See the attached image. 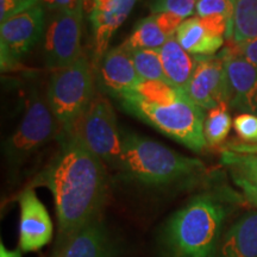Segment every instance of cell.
I'll use <instances>...</instances> for the list:
<instances>
[{
    "instance_id": "4dcf8cb0",
    "label": "cell",
    "mask_w": 257,
    "mask_h": 257,
    "mask_svg": "<svg viewBox=\"0 0 257 257\" xmlns=\"http://www.w3.org/2000/svg\"><path fill=\"white\" fill-rule=\"evenodd\" d=\"M233 152L238 153H256L257 154V144H238V146H231Z\"/></svg>"
},
{
    "instance_id": "4fadbf2b",
    "label": "cell",
    "mask_w": 257,
    "mask_h": 257,
    "mask_svg": "<svg viewBox=\"0 0 257 257\" xmlns=\"http://www.w3.org/2000/svg\"><path fill=\"white\" fill-rule=\"evenodd\" d=\"M230 85V107L257 115V66L233 49L221 53Z\"/></svg>"
},
{
    "instance_id": "603a6c76",
    "label": "cell",
    "mask_w": 257,
    "mask_h": 257,
    "mask_svg": "<svg viewBox=\"0 0 257 257\" xmlns=\"http://www.w3.org/2000/svg\"><path fill=\"white\" fill-rule=\"evenodd\" d=\"M198 0H152L150 9L153 14L169 12L181 18L193 17Z\"/></svg>"
},
{
    "instance_id": "5b68a950",
    "label": "cell",
    "mask_w": 257,
    "mask_h": 257,
    "mask_svg": "<svg viewBox=\"0 0 257 257\" xmlns=\"http://www.w3.org/2000/svg\"><path fill=\"white\" fill-rule=\"evenodd\" d=\"M95 75L87 57L54 70L48 86L47 102L60 125V135L68 134L86 113L95 98Z\"/></svg>"
},
{
    "instance_id": "8992f818",
    "label": "cell",
    "mask_w": 257,
    "mask_h": 257,
    "mask_svg": "<svg viewBox=\"0 0 257 257\" xmlns=\"http://www.w3.org/2000/svg\"><path fill=\"white\" fill-rule=\"evenodd\" d=\"M79 138L106 166L117 169L123 154V136L110 101L102 95L94 100L68 133Z\"/></svg>"
},
{
    "instance_id": "52a82bcc",
    "label": "cell",
    "mask_w": 257,
    "mask_h": 257,
    "mask_svg": "<svg viewBox=\"0 0 257 257\" xmlns=\"http://www.w3.org/2000/svg\"><path fill=\"white\" fill-rule=\"evenodd\" d=\"M56 135H60V125L49 105L34 93L21 123L3 144V153L10 167L16 169Z\"/></svg>"
},
{
    "instance_id": "484cf974",
    "label": "cell",
    "mask_w": 257,
    "mask_h": 257,
    "mask_svg": "<svg viewBox=\"0 0 257 257\" xmlns=\"http://www.w3.org/2000/svg\"><path fill=\"white\" fill-rule=\"evenodd\" d=\"M200 18V17H199ZM200 22L202 27L206 29L208 34L214 35V36L219 37H229L232 38V30L233 25L227 21V18H225L224 16H208V17H202L200 18Z\"/></svg>"
},
{
    "instance_id": "cb8c5ba5",
    "label": "cell",
    "mask_w": 257,
    "mask_h": 257,
    "mask_svg": "<svg viewBox=\"0 0 257 257\" xmlns=\"http://www.w3.org/2000/svg\"><path fill=\"white\" fill-rule=\"evenodd\" d=\"M195 14L200 18L216 15L224 16L233 25L234 6L232 0H198Z\"/></svg>"
},
{
    "instance_id": "d4e9b609",
    "label": "cell",
    "mask_w": 257,
    "mask_h": 257,
    "mask_svg": "<svg viewBox=\"0 0 257 257\" xmlns=\"http://www.w3.org/2000/svg\"><path fill=\"white\" fill-rule=\"evenodd\" d=\"M233 127L240 140L248 144H257V115L240 113L234 118Z\"/></svg>"
},
{
    "instance_id": "ba28073f",
    "label": "cell",
    "mask_w": 257,
    "mask_h": 257,
    "mask_svg": "<svg viewBox=\"0 0 257 257\" xmlns=\"http://www.w3.org/2000/svg\"><path fill=\"white\" fill-rule=\"evenodd\" d=\"M46 25V9L41 4L2 22L0 60L3 72L15 69L22 57L43 36Z\"/></svg>"
},
{
    "instance_id": "5bb4252c",
    "label": "cell",
    "mask_w": 257,
    "mask_h": 257,
    "mask_svg": "<svg viewBox=\"0 0 257 257\" xmlns=\"http://www.w3.org/2000/svg\"><path fill=\"white\" fill-rule=\"evenodd\" d=\"M110 237L100 219L93 221L78 233L56 246L53 257H113Z\"/></svg>"
},
{
    "instance_id": "2e32d148",
    "label": "cell",
    "mask_w": 257,
    "mask_h": 257,
    "mask_svg": "<svg viewBox=\"0 0 257 257\" xmlns=\"http://www.w3.org/2000/svg\"><path fill=\"white\" fill-rule=\"evenodd\" d=\"M221 161L234 185L243 192L246 200L257 207V154L225 150Z\"/></svg>"
},
{
    "instance_id": "30bf717a",
    "label": "cell",
    "mask_w": 257,
    "mask_h": 257,
    "mask_svg": "<svg viewBox=\"0 0 257 257\" xmlns=\"http://www.w3.org/2000/svg\"><path fill=\"white\" fill-rule=\"evenodd\" d=\"M194 73L184 89H180L202 110H212L230 102V85L223 56H199Z\"/></svg>"
},
{
    "instance_id": "ffe728a7",
    "label": "cell",
    "mask_w": 257,
    "mask_h": 257,
    "mask_svg": "<svg viewBox=\"0 0 257 257\" xmlns=\"http://www.w3.org/2000/svg\"><path fill=\"white\" fill-rule=\"evenodd\" d=\"M226 102L218 105L217 107L208 111L205 117L204 123V136L208 146H219L226 140L227 135L231 130L232 119L229 112Z\"/></svg>"
},
{
    "instance_id": "7402d4cb",
    "label": "cell",
    "mask_w": 257,
    "mask_h": 257,
    "mask_svg": "<svg viewBox=\"0 0 257 257\" xmlns=\"http://www.w3.org/2000/svg\"><path fill=\"white\" fill-rule=\"evenodd\" d=\"M131 59L136 72L142 80H159L167 82L165 72H163L162 61H161L160 50L156 49H136L130 50ZM168 83V82H167Z\"/></svg>"
},
{
    "instance_id": "d6a6232c",
    "label": "cell",
    "mask_w": 257,
    "mask_h": 257,
    "mask_svg": "<svg viewBox=\"0 0 257 257\" xmlns=\"http://www.w3.org/2000/svg\"><path fill=\"white\" fill-rule=\"evenodd\" d=\"M41 5L50 11H60L59 0H40Z\"/></svg>"
},
{
    "instance_id": "f546056e",
    "label": "cell",
    "mask_w": 257,
    "mask_h": 257,
    "mask_svg": "<svg viewBox=\"0 0 257 257\" xmlns=\"http://www.w3.org/2000/svg\"><path fill=\"white\" fill-rule=\"evenodd\" d=\"M60 11H83V0H59Z\"/></svg>"
},
{
    "instance_id": "ac0fdd59",
    "label": "cell",
    "mask_w": 257,
    "mask_h": 257,
    "mask_svg": "<svg viewBox=\"0 0 257 257\" xmlns=\"http://www.w3.org/2000/svg\"><path fill=\"white\" fill-rule=\"evenodd\" d=\"M175 38L180 46L194 57L213 56L224 44V37L208 34L198 16L184 19Z\"/></svg>"
},
{
    "instance_id": "277c9868",
    "label": "cell",
    "mask_w": 257,
    "mask_h": 257,
    "mask_svg": "<svg viewBox=\"0 0 257 257\" xmlns=\"http://www.w3.org/2000/svg\"><path fill=\"white\" fill-rule=\"evenodd\" d=\"M119 100L128 113L193 152L201 153L207 147L204 136L206 115L182 91L178 100L169 105L149 104L134 94L124 95Z\"/></svg>"
},
{
    "instance_id": "6da1fadb",
    "label": "cell",
    "mask_w": 257,
    "mask_h": 257,
    "mask_svg": "<svg viewBox=\"0 0 257 257\" xmlns=\"http://www.w3.org/2000/svg\"><path fill=\"white\" fill-rule=\"evenodd\" d=\"M59 136V153L32 182V186H46L54 197L57 246L99 219L107 195L105 163L74 135Z\"/></svg>"
},
{
    "instance_id": "9c48e42d",
    "label": "cell",
    "mask_w": 257,
    "mask_h": 257,
    "mask_svg": "<svg viewBox=\"0 0 257 257\" xmlns=\"http://www.w3.org/2000/svg\"><path fill=\"white\" fill-rule=\"evenodd\" d=\"M83 11H56L46 25L43 53L46 64L56 70L76 62L81 54Z\"/></svg>"
},
{
    "instance_id": "44dd1931",
    "label": "cell",
    "mask_w": 257,
    "mask_h": 257,
    "mask_svg": "<svg viewBox=\"0 0 257 257\" xmlns=\"http://www.w3.org/2000/svg\"><path fill=\"white\" fill-rule=\"evenodd\" d=\"M137 98L155 105H169L178 100L181 91L173 87L169 83L159 80H142L134 92L128 93Z\"/></svg>"
},
{
    "instance_id": "e0dca14e",
    "label": "cell",
    "mask_w": 257,
    "mask_h": 257,
    "mask_svg": "<svg viewBox=\"0 0 257 257\" xmlns=\"http://www.w3.org/2000/svg\"><path fill=\"white\" fill-rule=\"evenodd\" d=\"M160 56L167 82L173 87L184 89L194 73L197 59L180 46L175 37L168 38L160 49Z\"/></svg>"
},
{
    "instance_id": "1f68e13d",
    "label": "cell",
    "mask_w": 257,
    "mask_h": 257,
    "mask_svg": "<svg viewBox=\"0 0 257 257\" xmlns=\"http://www.w3.org/2000/svg\"><path fill=\"white\" fill-rule=\"evenodd\" d=\"M0 257H22V250H10L4 245V243L0 242Z\"/></svg>"
},
{
    "instance_id": "7c38bea8",
    "label": "cell",
    "mask_w": 257,
    "mask_h": 257,
    "mask_svg": "<svg viewBox=\"0 0 257 257\" xmlns=\"http://www.w3.org/2000/svg\"><path fill=\"white\" fill-rule=\"evenodd\" d=\"M95 81L101 89L118 99L134 92L142 81L134 66L130 51L124 44L107 50L98 61Z\"/></svg>"
},
{
    "instance_id": "83f0119b",
    "label": "cell",
    "mask_w": 257,
    "mask_h": 257,
    "mask_svg": "<svg viewBox=\"0 0 257 257\" xmlns=\"http://www.w3.org/2000/svg\"><path fill=\"white\" fill-rule=\"evenodd\" d=\"M154 18H155L156 24L159 25L161 31L166 35L167 37H175L176 31L182 22L184 18H181L178 15L169 14V12H162V14H153Z\"/></svg>"
},
{
    "instance_id": "3957f363",
    "label": "cell",
    "mask_w": 257,
    "mask_h": 257,
    "mask_svg": "<svg viewBox=\"0 0 257 257\" xmlns=\"http://www.w3.org/2000/svg\"><path fill=\"white\" fill-rule=\"evenodd\" d=\"M123 154L117 170L149 187H165L195 179L205 170L200 160L176 153L156 141L123 131Z\"/></svg>"
},
{
    "instance_id": "9a60e30c",
    "label": "cell",
    "mask_w": 257,
    "mask_h": 257,
    "mask_svg": "<svg viewBox=\"0 0 257 257\" xmlns=\"http://www.w3.org/2000/svg\"><path fill=\"white\" fill-rule=\"evenodd\" d=\"M218 257H257V211L239 218L225 233Z\"/></svg>"
},
{
    "instance_id": "7a4b0ae2",
    "label": "cell",
    "mask_w": 257,
    "mask_h": 257,
    "mask_svg": "<svg viewBox=\"0 0 257 257\" xmlns=\"http://www.w3.org/2000/svg\"><path fill=\"white\" fill-rule=\"evenodd\" d=\"M226 206L213 193L194 195L173 213L162 231L169 257H216Z\"/></svg>"
},
{
    "instance_id": "8fae6325",
    "label": "cell",
    "mask_w": 257,
    "mask_h": 257,
    "mask_svg": "<svg viewBox=\"0 0 257 257\" xmlns=\"http://www.w3.org/2000/svg\"><path fill=\"white\" fill-rule=\"evenodd\" d=\"M19 249L22 252L38 251L53 238L49 213L31 187L19 195Z\"/></svg>"
},
{
    "instance_id": "d6986e66",
    "label": "cell",
    "mask_w": 257,
    "mask_h": 257,
    "mask_svg": "<svg viewBox=\"0 0 257 257\" xmlns=\"http://www.w3.org/2000/svg\"><path fill=\"white\" fill-rule=\"evenodd\" d=\"M168 37L161 31L156 24L154 16L140 21L134 29L130 37L124 42V46L130 50L136 49H156L160 50L165 46Z\"/></svg>"
},
{
    "instance_id": "4316f807",
    "label": "cell",
    "mask_w": 257,
    "mask_h": 257,
    "mask_svg": "<svg viewBox=\"0 0 257 257\" xmlns=\"http://www.w3.org/2000/svg\"><path fill=\"white\" fill-rule=\"evenodd\" d=\"M40 4V0H0V21L4 22Z\"/></svg>"
},
{
    "instance_id": "f1b7e54d",
    "label": "cell",
    "mask_w": 257,
    "mask_h": 257,
    "mask_svg": "<svg viewBox=\"0 0 257 257\" xmlns=\"http://www.w3.org/2000/svg\"><path fill=\"white\" fill-rule=\"evenodd\" d=\"M232 49L233 51H236L238 55L257 66V38L234 44Z\"/></svg>"
}]
</instances>
